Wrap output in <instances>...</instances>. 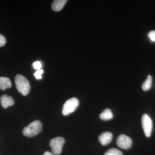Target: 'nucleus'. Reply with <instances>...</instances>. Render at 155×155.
<instances>
[{
	"label": "nucleus",
	"mask_w": 155,
	"mask_h": 155,
	"mask_svg": "<svg viewBox=\"0 0 155 155\" xmlns=\"http://www.w3.org/2000/svg\"><path fill=\"white\" fill-rule=\"evenodd\" d=\"M1 104L3 108L6 109L8 107L13 106L14 101L13 98L11 97L8 96L7 94L3 95L0 98Z\"/></svg>",
	"instance_id": "obj_8"
},
{
	"label": "nucleus",
	"mask_w": 155,
	"mask_h": 155,
	"mask_svg": "<svg viewBox=\"0 0 155 155\" xmlns=\"http://www.w3.org/2000/svg\"><path fill=\"white\" fill-rule=\"evenodd\" d=\"M104 155H123L121 151L116 148H112L108 150Z\"/></svg>",
	"instance_id": "obj_13"
},
{
	"label": "nucleus",
	"mask_w": 155,
	"mask_h": 155,
	"mask_svg": "<svg viewBox=\"0 0 155 155\" xmlns=\"http://www.w3.org/2000/svg\"><path fill=\"white\" fill-rule=\"evenodd\" d=\"M79 104L77 98L72 97L67 100L64 104L62 110V114L64 116H67L75 111Z\"/></svg>",
	"instance_id": "obj_3"
},
{
	"label": "nucleus",
	"mask_w": 155,
	"mask_h": 155,
	"mask_svg": "<svg viewBox=\"0 0 155 155\" xmlns=\"http://www.w3.org/2000/svg\"><path fill=\"white\" fill-rule=\"evenodd\" d=\"M12 86L11 81L7 77H0V89L3 91L6 89L11 88Z\"/></svg>",
	"instance_id": "obj_10"
},
{
	"label": "nucleus",
	"mask_w": 155,
	"mask_h": 155,
	"mask_svg": "<svg viewBox=\"0 0 155 155\" xmlns=\"http://www.w3.org/2000/svg\"><path fill=\"white\" fill-rule=\"evenodd\" d=\"M116 143L121 148L127 150L130 148L132 146V141L129 137L122 134L118 137L116 140Z\"/></svg>",
	"instance_id": "obj_6"
},
{
	"label": "nucleus",
	"mask_w": 155,
	"mask_h": 155,
	"mask_svg": "<svg viewBox=\"0 0 155 155\" xmlns=\"http://www.w3.org/2000/svg\"><path fill=\"white\" fill-rule=\"evenodd\" d=\"M65 143V140L61 137H58L52 139L50 142V147L52 151L55 154H60L62 152V148Z\"/></svg>",
	"instance_id": "obj_4"
},
{
	"label": "nucleus",
	"mask_w": 155,
	"mask_h": 155,
	"mask_svg": "<svg viewBox=\"0 0 155 155\" xmlns=\"http://www.w3.org/2000/svg\"><path fill=\"white\" fill-rule=\"evenodd\" d=\"M5 38L0 34V47L4 46L6 44Z\"/></svg>",
	"instance_id": "obj_17"
},
{
	"label": "nucleus",
	"mask_w": 155,
	"mask_h": 155,
	"mask_svg": "<svg viewBox=\"0 0 155 155\" xmlns=\"http://www.w3.org/2000/svg\"><path fill=\"white\" fill-rule=\"evenodd\" d=\"M148 37L152 41L155 42V31L153 30L148 33Z\"/></svg>",
	"instance_id": "obj_16"
},
{
	"label": "nucleus",
	"mask_w": 155,
	"mask_h": 155,
	"mask_svg": "<svg viewBox=\"0 0 155 155\" xmlns=\"http://www.w3.org/2000/svg\"><path fill=\"white\" fill-rule=\"evenodd\" d=\"M114 117L113 113L110 109H106L100 115V118L102 120L107 121L113 119Z\"/></svg>",
	"instance_id": "obj_11"
},
{
	"label": "nucleus",
	"mask_w": 155,
	"mask_h": 155,
	"mask_svg": "<svg viewBox=\"0 0 155 155\" xmlns=\"http://www.w3.org/2000/svg\"><path fill=\"white\" fill-rule=\"evenodd\" d=\"M67 0H55L53 1L52 4V9L55 11H60L67 3Z\"/></svg>",
	"instance_id": "obj_9"
},
{
	"label": "nucleus",
	"mask_w": 155,
	"mask_h": 155,
	"mask_svg": "<svg viewBox=\"0 0 155 155\" xmlns=\"http://www.w3.org/2000/svg\"><path fill=\"white\" fill-rule=\"evenodd\" d=\"M113 136V134L111 132H104L99 137V140L103 145H107L112 141Z\"/></svg>",
	"instance_id": "obj_7"
},
{
	"label": "nucleus",
	"mask_w": 155,
	"mask_h": 155,
	"mask_svg": "<svg viewBox=\"0 0 155 155\" xmlns=\"http://www.w3.org/2000/svg\"><path fill=\"white\" fill-rule=\"evenodd\" d=\"M33 67L35 69L39 70L41 69L42 64L40 61H35L33 64Z\"/></svg>",
	"instance_id": "obj_15"
},
{
	"label": "nucleus",
	"mask_w": 155,
	"mask_h": 155,
	"mask_svg": "<svg viewBox=\"0 0 155 155\" xmlns=\"http://www.w3.org/2000/svg\"><path fill=\"white\" fill-rule=\"evenodd\" d=\"M43 155H54V154L49 152L47 151Z\"/></svg>",
	"instance_id": "obj_18"
},
{
	"label": "nucleus",
	"mask_w": 155,
	"mask_h": 155,
	"mask_svg": "<svg viewBox=\"0 0 155 155\" xmlns=\"http://www.w3.org/2000/svg\"><path fill=\"white\" fill-rule=\"evenodd\" d=\"M15 84L17 90L23 96L28 94L30 90L29 82L23 75L18 74L15 78Z\"/></svg>",
	"instance_id": "obj_1"
},
{
	"label": "nucleus",
	"mask_w": 155,
	"mask_h": 155,
	"mask_svg": "<svg viewBox=\"0 0 155 155\" xmlns=\"http://www.w3.org/2000/svg\"><path fill=\"white\" fill-rule=\"evenodd\" d=\"M152 85V77L151 75H148L147 77L146 80L142 85V89L144 91H147L149 90Z\"/></svg>",
	"instance_id": "obj_12"
},
{
	"label": "nucleus",
	"mask_w": 155,
	"mask_h": 155,
	"mask_svg": "<svg viewBox=\"0 0 155 155\" xmlns=\"http://www.w3.org/2000/svg\"><path fill=\"white\" fill-rule=\"evenodd\" d=\"M142 125L145 135L147 137H150L153 129V122L152 119L148 115L144 114L141 119Z\"/></svg>",
	"instance_id": "obj_5"
},
{
	"label": "nucleus",
	"mask_w": 155,
	"mask_h": 155,
	"mask_svg": "<svg viewBox=\"0 0 155 155\" xmlns=\"http://www.w3.org/2000/svg\"><path fill=\"white\" fill-rule=\"evenodd\" d=\"M44 71L42 69H40L38 70L36 72H35L34 76L36 79L38 80L41 79L42 78V75L43 74Z\"/></svg>",
	"instance_id": "obj_14"
},
{
	"label": "nucleus",
	"mask_w": 155,
	"mask_h": 155,
	"mask_svg": "<svg viewBox=\"0 0 155 155\" xmlns=\"http://www.w3.org/2000/svg\"><path fill=\"white\" fill-rule=\"evenodd\" d=\"M42 125L39 120H35L31 122L27 127H24L22 133L28 137H32L38 134L42 131Z\"/></svg>",
	"instance_id": "obj_2"
}]
</instances>
